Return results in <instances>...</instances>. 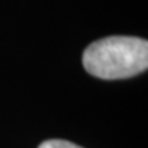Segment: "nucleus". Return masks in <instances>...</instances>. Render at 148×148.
Returning <instances> with one entry per match:
<instances>
[{
    "mask_svg": "<svg viewBox=\"0 0 148 148\" xmlns=\"http://www.w3.org/2000/svg\"><path fill=\"white\" fill-rule=\"evenodd\" d=\"M83 66L104 80L129 79L148 66V42L136 36H107L91 42L83 51Z\"/></svg>",
    "mask_w": 148,
    "mask_h": 148,
    "instance_id": "nucleus-1",
    "label": "nucleus"
},
{
    "mask_svg": "<svg viewBox=\"0 0 148 148\" xmlns=\"http://www.w3.org/2000/svg\"><path fill=\"white\" fill-rule=\"evenodd\" d=\"M38 148H82V147L64 139H49V140H44Z\"/></svg>",
    "mask_w": 148,
    "mask_h": 148,
    "instance_id": "nucleus-2",
    "label": "nucleus"
}]
</instances>
